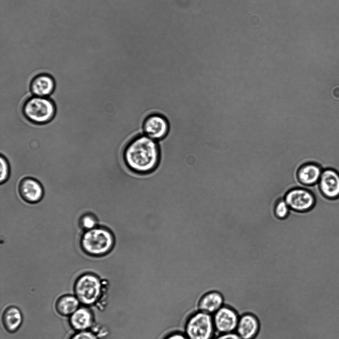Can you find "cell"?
<instances>
[{
  "label": "cell",
  "mask_w": 339,
  "mask_h": 339,
  "mask_svg": "<svg viewBox=\"0 0 339 339\" xmlns=\"http://www.w3.org/2000/svg\"><path fill=\"white\" fill-rule=\"evenodd\" d=\"M142 129L144 134L155 140L164 138L168 133L169 124L163 115L153 113L148 115L143 120Z\"/></svg>",
  "instance_id": "ba28073f"
},
{
  "label": "cell",
  "mask_w": 339,
  "mask_h": 339,
  "mask_svg": "<svg viewBox=\"0 0 339 339\" xmlns=\"http://www.w3.org/2000/svg\"><path fill=\"white\" fill-rule=\"evenodd\" d=\"M123 159L132 171L141 174L150 173L158 167L160 159L157 141L144 134L136 136L125 148Z\"/></svg>",
  "instance_id": "6da1fadb"
},
{
  "label": "cell",
  "mask_w": 339,
  "mask_h": 339,
  "mask_svg": "<svg viewBox=\"0 0 339 339\" xmlns=\"http://www.w3.org/2000/svg\"><path fill=\"white\" fill-rule=\"evenodd\" d=\"M69 324L75 332L87 331L94 324V315L87 306H80L69 317Z\"/></svg>",
  "instance_id": "7c38bea8"
},
{
  "label": "cell",
  "mask_w": 339,
  "mask_h": 339,
  "mask_svg": "<svg viewBox=\"0 0 339 339\" xmlns=\"http://www.w3.org/2000/svg\"><path fill=\"white\" fill-rule=\"evenodd\" d=\"M184 331L188 339H213L216 333L212 315L200 310L188 317Z\"/></svg>",
  "instance_id": "5b68a950"
},
{
  "label": "cell",
  "mask_w": 339,
  "mask_h": 339,
  "mask_svg": "<svg viewBox=\"0 0 339 339\" xmlns=\"http://www.w3.org/2000/svg\"><path fill=\"white\" fill-rule=\"evenodd\" d=\"M22 322V313L17 307L10 306L3 311L1 322L7 332L10 333L16 332L21 327Z\"/></svg>",
  "instance_id": "2e32d148"
},
{
  "label": "cell",
  "mask_w": 339,
  "mask_h": 339,
  "mask_svg": "<svg viewBox=\"0 0 339 339\" xmlns=\"http://www.w3.org/2000/svg\"><path fill=\"white\" fill-rule=\"evenodd\" d=\"M320 192L326 198H339V173L335 170L327 168L323 170L318 183Z\"/></svg>",
  "instance_id": "9c48e42d"
},
{
  "label": "cell",
  "mask_w": 339,
  "mask_h": 339,
  "mask_svg": "<svg viewBox=\"0 0 339 339\" xmlns=\"http://www.w3.org/2000/svg\"><path fill=\"white\" fill-rule=\"evenodd\" d=\"M0 181L2 183L8 179L9 175V165L7 158L1 154L0 157Z\"/></svg>",
  "instance_id": "d6986e66"
},
{
  "label": "cell",
  "mask_w": 339,
  "mask_h": 339,
  "mask_svg": "<svg viewBox=\"0 0 339 339\" xmlns=\"http://www.w3.org/2000/svg\"><path fill=\"white\" fill-rule=\"evenodd\" d=\"M22 112L29 122L36 125H45L55 118L57 107L52 99L33 95L24 101Z\"/></svg>",
  "instance_id": "277c9868"
},
{
  "label": "cell",
  "mask_w": 339,
  "mask_h": 339,
  "mask_svg": "<svg viewBox=\"0 0 339 339\" xmlns=\"http://www.w3.org/2000/svg\"><path fill=\"white\" fill-rule=\"evenodd\" d=\"M19 189L22 198L29 203L37 202L43 196L44 190L41 184L33 178L27 177L22 179Z\"/></svg>",
  "instance_id": "4fadbf2b"
},
{
  "label": "cell",
  "mask_w": 339,
  "mask_h": 339,
  "mask_svg": "<svg viewBox=\"0 0 339 339\" xmlns=\"http://www.w3.org/2000/svg\"><path fill=\"white\" fill-rule=\"evenodd\" d=\"M69 339H99L92 331L89 330L76 332Z\"/></svg>",
  "instance_id": "44dd1931"
},
{
  "label": "cell",
  "mask_w": 339,
  "mask_h": 339,
  "mask_svg": "<svg viewBox=\"0 0 339 339\" xmlns=\"http://www.w3.org/2000/svg\"><path fill=\"white\" fill-rule=\"evenodd\" d=\"M80 223L82 227L87 231L96 227L97 221L93 216L87 214L82 217Z\"/></svg>",
  "instance_id": "ffe728a7"
},
{
  "label": "cell",
  "mask_w": 339,
  "mask_h": 339,
  "mask_svg": "<svg viewBox=\"0 0 339 339\" xmlns=\"http://www.w3.org/2000/svg\"><path fill=\"white\" fill-rule=\"evenodd\" d=\"M224 305V298L221 293L212 290L201 296L198 303V309L212 315Z\"/></svg>",
  "instance_id": "5bb4252c"
},
{
  "label": "cell",
  "mask_w": 339,
  "mask_h": 339,
  "mask_svg": "<svg viewBox=\"0 0 339 339\" xmlns=\"http://www.w3.org/2000/svg\"><path fill=\"white\" fill-rule=\"evenodd\" d=\"M240 315L232 307L224 305L212 315L214 327L218 334L235 332Z\"/></svg>",
  "instance_id": "52a82bcc"
},
{
  "label": "cell",
  "mask_w": 339,
  "mask_h": 339,
  "mask_svg": "<svg viewBox=\"0 0 339 339\" xmlns=\"http://www.w3.org/2000/svg\"><path fill=\"white\" fill-rule=\"evenodd\" d=\"M260 322L254 314L246 312L240 315L235 332L242 339H255L260 330Z\"/></svg>",
  "instance_id": "8fae6325"
},
{
  "label": "cell",
  "mask_w": 339,
  "mask_h": 339,
  "mask_svg": "<svg viewBox=\"0 0 339 339\" xmlns=\"http://www.w3.org/2000/svg\"><path fill=\"white\" fill-rule=\"evenodd\" d=\"M163 339H188L184 333L174 332L166 336Z\"/></svg>",
  "instance_id": "603a6c76"
},
{
  "label": "cell",
  "mask_w": 339,
  "mask_h": 339,
  "mask_svg": "<svg viewBox=\"0 0 339 339\" xmlns=\"http://www.w3.org/2000/svg\"><path fill=\"white\" fill-rule=\"evenodd\" d=\"M323 169L317 164L305 163L298 169L297 176L299 181L305 186H313L317 184Z\"/></svg>",
  "instance_id": "9a60e30c"
},
{
  "label": "cell",
  "mask_w": 339,
  "mask_h": 339,
  "mask_svg": "<svg viewBox=\"0 0 339 339\" xmlns=\"http://www.w3.org/2000/svg\"><path fill=\"white\" fill-rule=\"evenodd\" d=\"M284 200L290 209L299 212L310 210L316 203L313 193L303 187H296L289 190L285 194Z\"/></svg>",
  "instance_id": "8992f818"
},
{
  "label": "cell",
  "mask_w": 339,
  "mask_h": 339,
  "mask_svg": "<svg viewBox=\"0 0 339 339\" xmlns=\"http://www.w3.org/2000/svg\"><path fill=\"white\" fill-rule=\"evenodd\" d=\"M290 210V209L284 199L282 198L276 202L274 211L277 218L283 219L287 217Z\"/></svg>",
  "instance_id": "ac0fdd59"
},
{
  "label": "cell",
  "mask_w": 339,
  "mask_h": 339,
  "mask_svg": "<svg viewBox=\"0 0 339 339\" xmlns=\"http://www.w3.org/2000/svg\"><path fill=\"white\" fill-rule=\"evenodd\" d=\"M80 304L74 295L65 294L57 299L55 308L60 316L69 317L80 307Z\"/></svg>",
  "instance_id": "e0dca14e"
},
{
  "label": "cell",
  "mask_w": 339,
  "mask_h": 339,
  "mask_svg": "<svg viewBox=\"0 0 339 339\" xmlns=\"http://www.w3.org/2000/svg\"><path fill=\"white\" fill-rule=\"evenodd\" d=\"M97 275L86 273L80 275L73 285L74 295L85 306L95 305L103 298L106 286Z\"/></svg>",
  "instance_id": "7a4b0ae2"
},
{
  "label": "cell",
  "mask_w": 339,
  "mask_h": 339,
  "mask_svg": "<svg viewBox=\"0 0 339 339\" xmlns=\"http://www.w3.org/2000/svg\"><path fill=\"white\" fill-rule=\"evenodd\" d=\"M56 81L51 74L41 73L35 76L31 80L29 89L34 96L47 97L54 92Z\"/></svg>",
  "instance_id": "30bf717a"
},
{
  "label": "cell",
  "mask_w": 339,
  "mask_h": 339,
  "mask_svg": "<svg viewBox=\"0 0 339 339\" xmlns=\"http://www.w3.org/2000/svg\"><path fill=\"white\" fill-rule=\"evenodd\" d=\"M213 339H242L235 332L218 334Z\"/></svg>",
  "instance_id": "7402d4cb"
},
{
  "label": "cell",
  "mask_w": 339,
  "mask_h": 339,
  "mask_svg": "<svg viewBox=\"0 0 339 339\" xmlns=\"http://www.w3.org/2000/svg\"><path fill=\"white\" fill-rule=\"evenodd\" d=\"M115 242L114 236L109 229L96 227L84 233L81 238L80 245L87 254L102 256L112 250Z\"/></svg>",
  "instance_id": "3957f363"
}]
</instances>
